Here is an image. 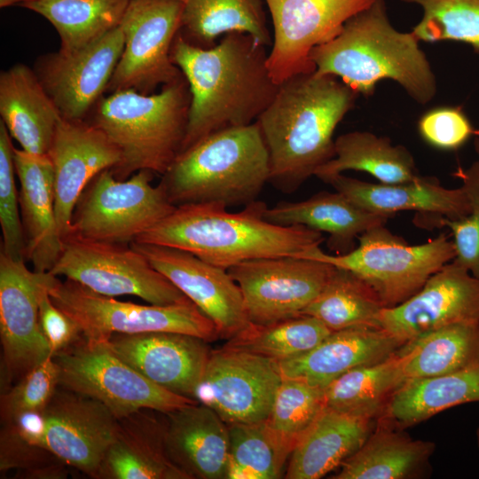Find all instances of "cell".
Segmentation results:
<instances>
[{"instance_id": "6da1fadb", "label": "cell", "mask_w": 479, "mask_h": 479, "mask_svg": "<svg viewBox=\"0 0 479 479\" xmlns=\"http://www.w3.org/2000/svg\"><path fill=\"white\" fill-rule=\"evenodd\" d=\"M266 48L240 32L226 34L206 49L177 35L171 59L191 93L181 152L214 132L257 121L279 88L267 66Z\"/></svg>"}, {"instance_id": "7a4b0ae2", "label": "cell", "mask_w": 479, "mask_h": 479, "mask_svg": "<svg viewBox=\"0 0 479 479\" xmlns=\"http://www.w3.org/2000/svg\"><path fill=\"white\" fill-rule=\"evenodd\" d=\"M357 96L339 78L315 71L279 84L255 122L269 152L273 187L294 192L334 157V130Z\"/></svg>"}, {"instance_id": "3957f363", "label": "cell", "mask_w": 479, "mask_h": 479, "mask_svg": "<svg viewBox=\"0 0 479 479\" xmlns=\"http://www.w3.org/2000/svg\"><path fill=\"white\" fill-rule=\"evenodd\" d=\"M267 208L257 200L239 212L216 203L179 205L135 241L183 249L225 270L251 259L298 256L324 241L306 226L268 222Z\"/></svg>"}, {"instance_id": "277c9868", "label": "cell", "mask_w": 479, "mask_h": 479, "mask_svg": "<svg viewBox=\"0 0 479 479\" xmlns=\"http://www.w3.org/2000/svg\"><path fill=\"white\" fill-rule=\"evenodd\" d=\"M419 43L412 31L393 27L385 0H374L335 38L315 47L310 59L316 73L339 78L357 95L371 97L381 81L390 79L425 105L436 93V79Z\"/></svg>"}, {"instance_id": "5b68a950", "label": "cell", "mask_w": 479, "mask_h": 479, "mask_svg": "<svg viewBox=\"0 0 479 479\" xmlns=\"http://www.w3.org/2000/svg\"><path fill=\"white\" fill-rule=\"evenodd\" d=\"M269 152L256 122L214 132L181 152L160 185L175 206H247L270 179Z\"/></svg>"}, {"instance_id": "8992f818", "label": "cell", "mask_w": 479, "mask_h": 479, "mask_svg": "<svg viewBox=\"0 0 479 479\" xmlns=\"http://www.w3.org/2000/svg\"><path fill=\"white\" fill-rule=\"evenodd\" d=\"M191 93L183 75L158 93L121 90L101 98L91 122L119 149L114 175L121 180L139 170L161 176L180 153L185 137Z\"/></svg>"}, {"instance_id": "52a82bcc", "label": "cell", "mask_w": 479, "mask_h": 479, "mask_svg": "<svg viewBox=\"0 0 479 479\" xmlns=\"http://www.w3.org/2000/svg\"><path fill=\"white\" fill-rule=\"evenodd\" d=\"M347 269L368 284L385 308L397 306L416 294L427 280L456 257L445 233L419 245H409L385 225L358 237L348 254L328 255L319 247L298 255Z\"/></svg>"}, {"instance_id": "ba28073f", "label": "cell", "mask_w": 479, "mask_h": 479, "mask_svg": "<svg viewBox=\"0 0 479 479\" xmlns=\"http://www.w3.org/2000/svg\"><path fill=\"white\" fill-rule=\"evenodd\" d=\"M46 287L52 302L75 321L88 340L149 332L186 334L208 342L219 339L213 321L191 301L169 305L122 302L50 272Z\"/></svg>"}, {"instance_id": "9c48e42d", "label": "cell", "mask_w": 479, "mask_h": 479, "mask_svg": "<svg viewBox=\"0 0 479 479\" xmlns=\"http://www.w3.org/2000/svg\"><path fill=\"white\" fill-rule=\"evenodd\" d=\"M52 357L60 387L100 402L118 420L142 409L169 413L196 403L149 381L116 356L105 341L82 336Z\"/></svg>"}, {"instance_id": "30bf717a", "label": "cell", "mask_w": 479, "mask_h": 479, "mask_svg": "<svg viewBox=\"0 0 479 479\" xmlns=\"http://www.w3.org/2000/svg\"><path fill=\"white\" fill-rule=\"evenodd\" d=\"M153 176L139 170L121 180L111 169L101 171L81 194L69 235L119 244L135 241L177 207L160 185H152Z\"/></svg>"}, {"instance_id": "8fae6325", "label": "cell", "mask_w": 479, "mask_h": 479, "mask_svg": "<svg viewBox=\"0 0 479 479\" xmlns=\"http://www.w3.org/2000/svg\"><path fill=\"white\" fill-rule=\"evenodd\" d=\"M10 423L31 444L94 478L118 419L100 402L59 386L43 411Z\"/></svg>"}, {"instance_id": "7c38bea8", "label": "cell", "mask_w": 479, "mask_h": 479, "mask_svg": "<svg viewBox=\"0 0 479 479\" xmlns=\"http://www.w3.org/2000/svg\"><path fill=\"white\" fill-rule=\"evenodd\" d=\"M49 272L106 296L135 295L155 305L191 301L130 244L68 235Z\"/></svg>"}, {"instance_id": "4fadbf2b", "label": "cell", "mask_w": 479, "mask_h": 479, "mask_svg": "<svg viewBox=\"0 0 479 479\" xmlns=\"http://www.w3.org/2000/svg\"><path fill=\"white\" fill-rule=\"evenodd\" d=\"M183 16L177 0H130L120 27L124 48L106 91L151 94L183 76L171 59Z\"/></svg>"}, {"instance_id": "5bb4252c", "label": "cell", "mask_w": 479, "mask_h": 479, "mask_svg": "<svg viewBox=\"0 0 479 479\" xmlns=\"http://www.w3.org/2000/svg\"><path fill=\"white\" fill-rule=\"evenodd\" d=\"M282 379L276 360L224 345L211 350L192 398L228 425L264 421Z\"/></svg>"}, {"instance_id": "9a60e30c", "label": "cell", "mask_w": 479, "mask_h": 479, "mask_svg": "<svg viewBox=\"0 0 479 479\" xmlns=\"http://www.w3.org/2000/svg\"><path fill=\"white\" fill-rule=\"evenodd\" d=\"M334 268L323 261L285 255L244 261L227 271L241 290L250 323L267 325L301 315Z\"/></svg>"}, {"instance_id": "2e32d148", "label": "cell", "mask_w": 479, "mask_h": 479, "mask_svg": "<svg viewBox=\"0 0 479 479\" xmlns=\"http://www.w3.org/2000/svg\"><path fill=\"white\" fill-rule=\"evenodd\" d=\"M373 1L263 0L273 27L267 66L274 82L315 71L310 51L335 38L351 17Z\"/></svg>"}, {"instance_id": "e0dca14e", "label": "cell", "mask_w": 479, "mask_h": 479, "mask_svg": "<svg viewBox=\"0 0 479 479\" xmlns=\"http://www.w3.org/2000/svg\"><path fill=\"white\" fill-rule=\"evenodd\" d=\"M0 253V337L3 391L51 356L39 320L38 296L45 272Z\"/></svg>"}, {"instance_id": "ac0fdd59", "label": "cell", "mask_w": 479, "mask_h": 479, "mask_svg": "<svg viewBox=\"0 0 479 479\" xmlns=\"http://www.w3.org/2000/svg\"><path fill=\"white\" fill-rule=\"evenodd\" d=\"M130 245L213 321L219 338L229 340L250 326L241 290L227 270L177 247Z\"/></svg>"}, {"instance_id": "d6986e66", "label": "cell", "mask_w": 479, "mask_h": 479, "mask_svg": "<svg viewBox=\"0 0 479 479\" xmlns=\"http://www.w3.org/2000/svg\"><path fill=\"white\" fill-rule=\"evenodd\" d=\"M123 48L118 26L77 51H59L38 61L35 74L63 118L84 120L106 91Z\"/></svg>"}, {"instance_id": "ffe728a7", "label": "cell", "mask_w": 479, "mask_h": 479, "mask_svg": "<svg viewBox=\"0 0 479 479\" xmlns=\"http://www.w3.org/2000/svg\"><path fill=\"white\" fill-rule=\"evenodd\" d=\"M479 321V279L454 260L402 303L384 308L380 326L404 343L451 324Z\"/></svg>"}, {"instance_id": "44dd1931", "label": "cell", "mask_w": 479, "mask_h": 479, "mask_svg": "<svg viewBox=\"0 0 479 479\" xmlns=\"http://www.w3.org/2000/svg\"><path fill=\"white\" fill-rule=\"evenodd\" d=\"M54 177L55 214L62 240L71 231L74 208L90 182L122 161L106 135L84 120L62 118L47 153Z\"/></svg>"}, {"instance_id": "7402d4cb", "label": "cell", "mask_w": 479, "mask_h": 479, "mask_svg": "<svg viewBox=\"0 0 479 479\" xmlns=\"http://www.w3.org/2000/svg\"><path fill=\"white\" fill-rule=\"evenodd\" d=\"M105 342L149 381L192 399L212 350L200 337L174 332L113 334Z\"/></svg>"}, {"instance_id": "603a6c76", "label": "cell", "mask_w": 479, "mask_h": 479, "mask_svg": "<svg viewBox=\"0 0 479 479\" xmlns=\"http://www.w3.org/2000/svg\"><path fill=\"white\" fill-rule=\"evenodd\" d=\"M404 344L382 328H349L332 332L311 349L277 362L282 377L325 389L353 368L387 359Z\"/></svg>"}, {"instance_id": "cb8c5ba5", "label": "cell", "mask_w": 479, "mask_h": 479, "mask_svg": "<svg viewBox=\"0 0 479 479\" xmlns=\"http://www.w3.org/2000/svg\"><path fill=\"white\" fill-rule=\"evenodd\" d=\"M13 159L20 186L25 258L32 263L35 271L49 272L63 247L55 214L52 163L48 154H34L15 147Z\"/></svg>"}, {"instance_id": "d4e9b609", "label": "cell", "mask_w": 479, "mask_h": 479, "mask_svg": "<svg viewBox=\"0 0 479 479\" xmlns=\"http://www.w3.org/2000/svg\"><path fill=\"white\" fill-rule=\"evenodd\" d=\"M142 409L118 420L96 479H190L169 457L166 413Z\"/></svg>"}, {"instance_id": "484cf974", "label": "cell", "mask_w": 479, "mask_h": 479, "mask_svg": "<svg viewBox=\"0 0 479 479\" xmlns=\"http://www.w3.org/2000/svg\"><path fill=\"white\" fill-rule=\"evenodd\" d=\"M326 184L358 207L389 217L397 212L410 210L427 217L454 220L467 216L472 208L463 185L448 189L430 177L403 184H374L340 174Z\"/></svg>"}, {"instance_id": "4316f807", "label": "cell", "mask_w": 479, "mask_h": 479, "mask_svg": "<svg viewBox=\"0 0 479 479\" xmlns=\"http://www.w3.org/2000/svg\"><path fill=\"white\" fill-rule=\"evenodd\" d=\"M166 449L190 479H227L228 424L211 408L193 403L166 413Z\"/></svg>"}, {"instance_id": "83f0119b", "label": "cell", "mask_w": 479, "mask_h": 479, "mask_svg": "<svg viewBox=\"0 0 479 479\" xmlns=\"http://www.w3.org/2000/svg\"><path fill=\"white\" fill-rule=\"evenodd\" d=\"M378 418L325 407L294 448L284 477L325 476L360 448Z\"/></svg>"}, {"instance_id": "f1b7e54d", "label": "cell", "mask_w": 479, "mask_h": 479, "mask_svg": "<svg viewBox=\"0 0 479 479\" xmlns=\"http://www.w3.org/2000/svg\"><path fill=\"white\" fill-rule=\"evenodd\" d=\"M0 114L10 136L34 154L48 153L63 118L36 74L22 64L1 73Z\"/></svg>"}, {"instance_id": "f546056e", "label": "cell", "mask_w": 479, "mask_h": 479, "mask_svg": "<svg viewBox=\"0 0 479 479\" xmlns=\"http://www.w3.org/2000/svg\"><path fill=\"white\" fill-rule=\"evenodd\" d=\"M264 218L282 226L303 225L328 234L327 247L335 255H345L366 231L385 225L386 215L367 211L342 193L320 192L302 201H279L267 208Z\"/></svg>"}, {"instance_id": "4dcf8cb0", "label": "cell", "mask_w": 479, "mask_h": 479, "mask_svg": "<svg viewBox=\"0 0 479 479\" xmlns=\"http://www.w3.org/2000/svg\"><path fill=\"white\" fill-rule=\"evenodd\" d=\"M380 416L360 448L341 466L333 479H404L423 470L434 452L430 441L414 439Z\"/></svg>"}, {"instance_id": "1f68e13d", "label": "cell", "mask_w": 479, "mask_h": 479, "mask_svg": "<svg viewBox=\"0 0 479 479\" xmlns=\"http://www.w3.org/2000/svg\"><path fill=\"white\" fill-rule=\"evenodd\" d=\"M334 157L314 176L326 183L347 170L364 171L380 183L403 184L419 180L414 158L406 147L370 131H350L334 140Z\"/></svg>"}, {"instance_id": "d6a6232c", "label": "cell", "mask_w": 479, "mask_h": 479, "mask_svg": "<svg viewBox=\"0 0 479 479\" xmlns=\"http://www.w3.org/2000/svg\"><path fill=\"white\" fill-rule=\"evenodd\" d=\"M479 403V365L432 377L407 380L381 414L401 428L457 405Z\"/></svg>"}, {"instance_id": "836d02e7", "label": "cell", "mask_w": 479, "mask_h": 479, "mask_svg": "<svg viewBox=\"0 0 479 479\" xmlns=\"http://www.w3.org/2000/svg\"><path fill=\"white\" fill-rule=\"evenodd\" d=\"M183 6L179 35L200 48L215 46L219 37L240 32L271 46L263 0H177Z\"/></svg>"}, {"instance_id": "e575fe53", "label": "cell", "mask_w": 479, "mask_h": 479, "mask_svg": "<svg viewBox=\"0 0 479 479\" xmlns=\"http://www.w3.org/2000/svg\"><path fill=\"white\" fill-rule=\"evenodd\" d=\"M407 380L479 365V321L448 325L405 342L397 352Z\"/></svg>"}, {"instance_id": "d590c367", "label": "cell", "mask_w": 479, "mask_h": 479, "mask_svg": "<svg viewBox=\"0 0 479 479\" xmlns=\"http://www.w3.org/2000/svg\"><path fill=\"white\" fill-rule=\"evenodd\" d=\"M397 352L381 362L353 368L329 383L324 389L326 407L380 417L392 395L406 381Z\"/></svg>"}, {"instance_id": "8d00e7d4", "label": "cell", "mask_w": 479, "mask_h": 479, "mask_svg": "<svg viewBox=\"0 0 479 479\" xmlns=\"http://www.w3.org/2000/svg\"><path fill=\"white\" fill-rule=\"evenodd\" d=\"M384 305L373 289L352 271L334 266L319 294L302 312L332 332L380 326Z\"/></svg>"}, {"instance_id": "74e56055", "label": "cell", "mask_w": 479, "mask_h": 479, "mask_svg": "<svg viewBox=\"0 0 479 479\" xmlns=\"http://www.w3.org/2000/svg\"><path fill=\"white\" fill-rule=\"evenodd\" d=\"M130 0H32L21 6L47 19L62 52L77 51L118 27Z\"/></svg>"}, {"instance_id": "f35d334b", "label": "cell", "mask_w": 479, "mask_h": 479, "mask_svg": "<svg viewBox=\"0 0 479 479\" xmlns=\"http://www.w3.org/2000/svg\"><path fill=\"white\" fill-rule=\"evenodd\" d=\"M229 428L227 479H277L294 446L266 421L237 423Z\"/></svg>"}, {"instance_id": "ab89813d", "label": "cell", "mask_w": 479, "mask_h": 479, "mask_svg": "<svg viewBox=\"0 0 479 479\" xmlns=\"http://www.w3.org/2000/svg\"><path fill=\"white\" fill-rule=\"evenodd\" d=\"M331 333L316 318L301 314L267 325L250 324L225 345L280 361L311 349Z\"/></svg>"}, {"instance_id": "60d3db41", "label": "cell", "mask_w": 479, "mask_h": 479, "mask_svg": "<svg viewBox=\"0 0 479 479\" xmlns=\"http://www.w3.org/2000/svg\"><path fill=\"white\" fill-rule=\"evenodd\" d=\"M422 9L412 32L420 42H460L479 53V0H401Z\"/></svg>"}, {"instance_id": "b9f144b4", "label": "cell", "mask_w": 479, "mask_h": 479, "mask_svg": "<svg viewBox=\"0 0 479 479\" xmlns=\"http://www.w3.org/2000/svg\"><path fill=\"white\" fill-rule=\"evenodd\" d=\"M325 407L323 388L283 377L265 421L294 448Z\"/></svg>"}, {"instance_id": "7bdbcfd3", "label": "cell", "mask_w": 479, "mask_h": 479, "mask_svg": "<svg viewBox=\"0 0 479 479\" xmlns=\"http://www.w3.org/2000/svg\"><path fill=\"white\" fill-rule=\"evenodd\" d=\"M59 387V372L52 356L25 373L1 395L0 415L4 423L43 411Z\"/></svg>"}, {"instance_id": "ee69618b", "label": "cell", "mask_w": 479, "mask_h": 479, "mask_svg": "<svg viewBox=\"0 0 479 479\" xmlns=\"http://www.w3.org/2000/svg\"><path fill=\"white\" fill-rule=\"evenodd\" d=\"M11 136L0 121V224L1 253L19 261H26V242L20 211L19 191L15 184L14 146Z\"/></svg>"}, {"instance_id": "f6af8a7d", "label": "cell", "mask_w": 479, "mask_h": 479, "mask_svg": "<svg viewBox=\"0 0 479 479\" xmlns=\"http://www.w3.org/2000/svg\"><path fill=\"white\" fill-rule=\"evenodd\" d=\"M455 176L462 180L471 201V212L460 219L433 218L432 224L451 230L456 251L453 260L479 279V161L467 169H459Z\"/></svg>"}, {"instance_id": "bcb514c9", "label": "cell", "mask_w": 479, "mask_h": 479, "mask_svg": "<svg viewBox=\"0 0 479 479\" xmlns=\"http://www.w3.org/2000/svg\"><path fill=\"white\" fill-rule=\"evenodd\" d=\"M417 128L429 145L444 151L462 147L476 133L460 106H437L424 113Z\"/></svg>"}, {"instance_id": "7dc6e473", "label": "cell", "mask_w": 479, "mask_h": 479, "mask_svg": "<svg viewBox=\"0 0 479 479\" xmlns=\"http://www.w3.org/2000/svg\"><path fill=\"white\" fill-rule=\"evenodd\" d=\"M48 451L31 444L12 423H4L0 435V470L20 469L21 475L59 461Z\"/></svg>"}, {"instance_id": "c3c4849f", "label": "cell", "mask_w": 479, "mask_h": 479, "mask_svg": "<svg viewBox=\"0 0 479 479\" xmlns=\"http://www.w3.org/2000/svg\"><path fill=\"white\" fill-rule=\"evenodd\" d=\"M46 274L39 292V320L51 356L70 347L82 336L78 325L51 300L46 287Z\"/></svg>"}, {"instance_id": "681fc988", "label": "cell", "mask_w": 479, "mask_h": 479, "mask_svg": "<svg viewBox=\"0 0 479 479\" xmlns=\"http://www.w3.org/2000/svg\"><path fill=\"white\" fill-rule=\"evenodd\" d=\"M32 0H0V5L1 7H6L9 5H13V4L22 5Z\"/></svg>"}, {"instance_id": "f907efd6", "label": "cell", "mask_w": 479, "mask_h": 479, "mask_svg": "<svg viewBox=\"0 0 479 479\" xmlns=\"http://www.w3.org/2000/svg\"><path fill=\"white\" fill-rule=\"evenodd\" d=\"M474 146L479 159V130H477L474 136Z\"/></svg>"}, {"instance_id": "816d5d0a", "label": "cell", "mask_w": 479, "mask_h": 479, "mask_svg": "<svg viewBox=\"0 0 479 479\" xmlns=\"http://www.w3.org/2000/svg\"><path fill=\"white\" fill-rule=\"evenodd\" d=\"M476 437H477V444H478V448H479V428L476 431Z\"/></svg>"}]
</instances>
